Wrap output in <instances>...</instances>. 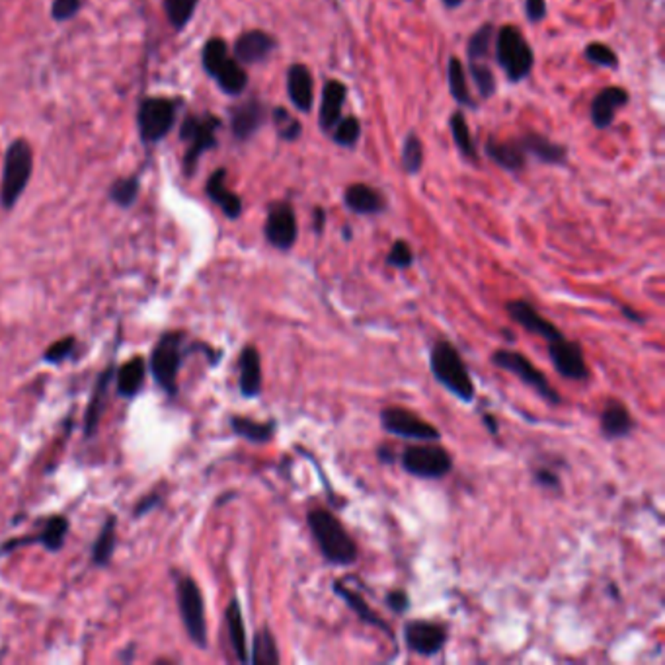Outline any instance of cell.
I'll return each instance as SVG.
<instances>
[{
	"instance_id": "e0dca14e",
	"label": "cell",
	"mask_w": 665,
	"mask_h": 665,
	"mask_svg": "<svg viewBox=\"0 0 665 665\" xmlns=\"http://www.w3.org/2000/svg\"><path fill=\"white\" fill-rule=\"evenodd\" d=\"M634 427H637V422H634L627 404L619 398H609L599 414L601 435L609 442H614V439L630 437Z\"/></svg>"
},
{
	"instance_id": "603a6c76",
	"label": "cell",
	"mask_w": 665,
	"mask_h": 665,
	"mask_svg": "<svg viewBox=\"0 0 665 665\" xmlns=\"http://www.w3.org/2000/svg\"><path fill=\"white\" fill-rule=\"evenodd\" d=\"M348 88L340 81H328L322 88V104L318 123L322 131H332L341 120V107L346 104Z\"/></svg>"
},
{
	"instance_id": "7402d4cb",
	"label": "cell",
	"mask_w": 665,
	"mask_h": 665,
	"mask_svg": "<svg viewBox=\"0 0 665 665\" xmlns=\"http://www.w3.org/2000/svg\"><path fill=\"white\" fill-rule=\"evenodd\" d=\"M287 94L299 112L309 113L315 102V81L305 65H291L287 71Z\"/></svg>"
},
{
	"instance_id": "816d5d0a",
	"label": "cell",
	"mask_w": 665,
	"mask_h": 665,
	"mask_svg": "<svg viewBox=\"0 0 665 665\" xmlns=\"http://www.w3.org/2000/svg\"><path fill=\"white\" fill-rule=\"evenodd\" d=\"M78 8H81V0H55L51 12L57 20H68L78 12Z\"/></svg>"
},
{
	"instance_id": "e575fe53",
	"label": "cell",
	"mask_w": 665,
	"mask_h": 665,
	"mask_svg": "<svg viewBox=\"0 0 665 665\" xmlns=\"http://www.w3.org/2000/svg\"><path fill=\"white\" fill-rule=\"evenodd\" d=\"M215 78H217L221 90L227 92L229 96L242 94L244 88H246L248 84L246 71H244L237 59H232V57H229L227 61H224V65L219 68Z\"/></svg>"
},
{
	"instance_id": "52a82bcc",
	"label": "cell",
	"mask_w": 665,
	"mask_h": 665,
	"mask_svg": "<svg viewBox=\"0 0 665 665\" xmlns=\"http://www.w3.org/2000/svg\"><path fill=\"white\" fill-rule=\"evenodd\" d=\"M176 599H178L180 617L190 640L200 650H207V622H205V605L200 585L190 575H180L176 582Z\"/></svg>"
},
{
	"instance_id": "f5cc1de1",
	"label": "cell",
	"mask_w": 665,
	"mask_h": 665,
	"mask_svg": "<svg viewBox=\"0 0 665 665\" xmlns=\"http://www.w3.org/2000/svg\"><path fill=\"white\" fill-rule=\"evenodd\" d=\"M525 12L531 22H541L546 16V0H525Z\"/></svg>"
},
{
	"instance_id": "8992f818",
	"label": "cell",
	"mask_w": 665,
	"mask_h": 665,
	"mask_svg": "<svg viewBox=\"0 0 665 665\" xmlns=\"http://www.w3.org/2000/svg\"><path fill=\"white\" fill-rule=\"evenodd\" d=\"M496 59L504 68L507 81L520 82L529 76L535 55L529 42L523 37L521 29L515 26H504L496 37Z\"/></svg>"
},
{
	"instance_id": "2e32d148",
	"label": "cell",
	"mask_w": 665,
	"mask_h": 665,
	"mask_svg": "<svg viewBox=\"0 0 665 665\" xmlns=\"http://www.w3.org/2000/svg\"><path fill=\"white\" fill-rule=\"evenodd\" d=\"M68 533V520L65 515H51L45 521L42 533L20 536V539H10L0 546V554H8L16 549H22L26 544H42L49 552H59L65 544V536Z\"/></svg>"
},
{
	"instance_id": "8d00e7d4",
	"label": "cell",
	"mask_w": 665,
	"mask_h": 665,
	"mask_svg": "<svg viewBox=\"0 0 665 665\" xmlns=\"http://www.w3.org/2000/svg\"><path fill=\"white\" fill-rule=\"evenodd\" d=\"M449 127H451V133H453V139L457 143V149L458 153H461L463 156H466L468 160H476V146H474V141H473V135H471V129H468V123H466V117L463 112H455L451 115V120H449Z\"/></svg>"
},
{
	"instance_id": "7a4b0ae2",
	"label": "cell",
	"mask_w": 665,
	"mask_h": 665,
	"mask_svg": "<svg viewBox=\"0 0 665 665\" xmlns=\"http://www.w3.org/2000/svg\"><path fill=\"white\" fill-rule=\"evenodd\" d=\"M429 371H432L437 383L461 403L471 404L476 398V387L471 371H468L461 351L449 340H437L432 346Z\"/></svg>"
},
{
	"instance_id": "f35d334b",
	"label": "cell",
	"mask_w": 665,
	"mask_h": 665,
	"mask_svg": "<svg viewBox=\"0 0 665 665\" xmlns=\"http://www.w3.org/2000/svg\"><path fill=\"white\" fill-rule=\"evenodd\" d=\"M492 39H494L492 24H484L478 27L473 34V37L468 39V59H471V61H482V59L490 55Z\"/></svg>"
},
{
	"instance_id": "277c9868",
	"label": "cell",
	"mask_w": 665,
	"mask_h": 665,
	"mask_svg": "<svg viewBox=\"0 0 665 665\" xmlns=\"http://www.w3.org/2000/svg\"><path fill=\"white\" fill-rule=\"evenodd\" d=\"M403 471L419 481H442L453 471V455L439 442H418L398 455Z\"/></svg>"
},
{
	"instance_id": "c3c4849f",
	"label": "cell",
	"mask_w": 665,
	"mask_h": 665,
	"mask_svg": "<svg viewBox=\"0 0 665 665\" xmlns=\"http://www.w3.org/2000/svg\"><path fill=\"white\" fill-rule=\"evenodd\" d=\"M137 193H139V182L133 180V178H125V180H120L117 184H113V188L110 192L112 200L121 205V207H129V205L135 201Z\"/></svg>"
},
{
	"instance_id": "681fc988",
	"label": "cell",
	"mask_w": 665,
	"mask_h": 665,
	"mask_svg": "<svg viewBox=\"0 0 665 665\" xmlns=\"http://www.w3.org/2000/svg\"><path fill=\"white\" fill-rule=\"evenodd\" d=\"M533 482L543 488V490H551V492H562V481L560 474L554 471L551 466H536L533 471Z\"/></svg>"
},
{
	"instance_id": "6f0895ef",
	"label": "cell",
	"mask_w": 665,
	"mask_h": 665,
	"mask_svg": "<svg viewBox=\"0 0 665 665\" xmlns=\"http://www.w3.org/2000/svg\"><path fill=\"white\" fill-rule=\"evenodd\" d=\"M325 224H326V211L322 207L315 209V232L322 234L325 232Z\"/></svg>"
},
{
	"instance_id": "d6a6232c",
	"label": "cell",
	"mask_w": 665,
	"mask_h": 665,
	"mask_svg": "<svg viewBox=\"0 0 665 665\" xmlns=\"http://www.w3.org/2000/svg\"><path fill=\"white\" fill-rule=\"evenodd\" d=\"M250 663L254 665H279L281 663L278 640L268 627H263L254 634Z\"/></svg>"
},
{
	"instance_id": "5b68a950",
	"label": "cell",
	"mask_w": 665,
	"mask_h": 665,
	"mask_svg": "<svg viewBox=\"0 0 665 665\" xmlns=\"http://www.w3.org/2000/svg\"><path fill=\"white\" fill-rule=\"evenodd\" d=\"M490 361H492V365H496L497 369L505 371V373L515 375L523 385L533 388L535 393L539 395L543 400H546L549 404L559 406L562 403L559 390H556L551 385L549 377H546L541 369H536L533 365V361L527 356H523L521 351L510 349V348L496 349L494 354L490 356Z\"/></svg>"
},
{
	"instance_id": "91938a15",
	"label": "cell",
	"mask_w": 665,
	"mask_h": 665,
	"mask_svg": "<svg viewBox=\"0 0 665 665\" xmlns=\"http://www.w3.org/2000/svg\"><path fill=\"white\" fill-rule=\"evenodd\" d=\"M443 4H445L447 8H458V6L463 4V0H443Z\"/></svg>"
},
{
	"instance_id": "b9f144b4",
	"label": "cell",
	"mask_w": 665,
	"mask_h": 665,
	"mask_svg": "<svg viewBox=\"0 0 665 665\" xmlns=\"http://www.w3.org/2000/svg\"><path fill=\"white\" fill-rule=\"evenodd\" d=\"M332 131H334V143L336 145L346 146V149H354L356 143L359 141V137H361V123H359L357 117L349 115V117H344V120H340Z\"/></svg>"
},
{
	"instance_id": "f6af8a7d",
	"label": "cell",
	"mask_w": 665,
	"mask_h": 665,
	"mask_svg": "<svg viewBox=\"0 0 665 665\" xmlns=\"http://www.w3.org/2000/svg\"><path fill=\"white\" fill-rule=\"evenodd\" d=\"M385 263L388 268L395 270H408L414 266V252L410 248V244L406 240H396L393 244V248L387 254Z\"/></svg>"
},
{
	"instance_id": "ffe728a7",
	"label": "cell",
	"mask_w": 665,
	"mask_h": 665,
	"mask_svg": "<svg viewBox=\"0 0 665 665\" xmlns=\"http://www.w3.org/2000/svg\"><path fill=\"white\" fill-rule=\"evenodd\" d=\"M276 49V39L262 29H252V32L242 34L237 43H234V55L240 65H256L266 61V59Z\"/></svg>"
},
{
	"instance_id": "db71d44e",
	"label": "cell",
	"mask_w": 665,
	"mask_h": 665,
	"mask_svg": "<svg viewBox=\"0 0 665 665\" xmlns=\"http://www.w3.org/2000/svg\"><path fill=\"white\" fill-rule=\"evenodd\" d=\"M377 458H379V463H383V465H395L398 463V453L395 451L393 445L383 443L377 449Z\"/></svg>"
},
{
	"instance_id": "11a10c76",
	"label": "cell",
	"mask_w": 665,
	"mask_h": 665,
	"mask_svg": "<svg viewBox=\"0 0 665 665\" xmlns=\"http://www.w3.org/2000/svg\"><path fill=\"white\" fill-rule=\"evenodd\" d=\"M159 502H160V497L156 496V494L143 497V500L139 504H137V507H135V517H141L145 513H149L151 510H154L156 505H159Z\"/></svg>"
},
{
	"instance_id": "4316f807",
	"label": "cell",
	"mask_w": 665,
	"mask_h": 665,
	"mask_svg": "<svg viewBox=\"0 0 665 665\" xmlns=\"http://www.w3.org/2000/svg\"><path fill=\"white\" fill-rule=\"evenodd\" d=\"M231 429L239 437L246 439L248 443L254 445H266L270 443L273 435H276L278 422L276 419H268V422H258V419H252L246 416H232L229 419Z\"/></svg>"
},
{
	"instance_id": "f546056e",
	"label": "cell",
	"mask_w": 665,
	"mask_h": 665,
	"mask_svg": "<svg viewBox=\"0 0 665 665\" xmlns=\"http://www.w3.org/2000/svg\"><path fill=\"white\" fill-rule=\"evenodd\" d=\"M488 159L494 160L500 168L507 172H520L525 166V151L521 149L520 141H505L500 143L490 139L486 143Z\"/></svg>"
},
{
	"instance_id": "ab89813d",
	"label": "cell",
	"mask_w": 665,
	"mask_h": 665,
	"mask_svg": "<svg viewBox=\"0 0 665 665\" xmlns=\"http://www.w3.org/2000/svg\"><path fill=\"white\" fill-rule=\"evenodd\" d=\"M231 55H229V47L219 37L209 39L207 43L203 47V66L211 76L217 74L219 68L224 65Z\"/></svg>"
},
{
	"instance_id": "4dcf8cb0",
	"label": "cell",
	"mask_w": 665,
	"mask_h": 665,
	"mask_svg": "<svg viewBox=\"0 0 665 665\" xmlns=\"http://www.w3.org/2000/svg\"><path fill=\"white\" fill-rule=\"evenodd\" d=\"M263 117H266V110H263V106L256 100H250L246 104L239 106L237 110L232 112L234 135H237L240 141L250 139V137L260 129V125L263 123Z\"/></svg>"
},
{
	"instance_id": "30bf717a",
	"label": "cell",
	"mask_w": 665,
	"mask_h": 665,
	"mask_svg": "<svg viewBox=\"0 0 665 665\" xmlns=\"http://www.w3.org/2000/svg\"><path fill=\"white\" fill-rule=\"evenodd\" d=\"M403 637L406 648L419 658H434L437 653H442L449 640L445 624L426 619L408 621L404 624Z\"/></svg>"
},
{
	"instance_id": "d6986e66",
	"label": "cell",
	"mask_w": 665,
	"mask_h": 665,
	"mask_svg": "<svg viewBox=\"0 0 665 665\" xmlns=\"http://www.w3.org/2000/svg\"><path fill=\"white\" fill-rule=\"evenodd\" d=\"M262 357L256 346H244L239 357V390L244 398L254 400L262 395Z\"/></svg>"
},
{
	"instance_id": "ac0fdd59",
	"label": "cell",
	"mask_w": 665,
	"mask_h": 665,
	"mask_svg": "<svg viewBox=\"0 0 665 665\" xmlns=\"http://www.w3.org/2000/svg\"><path fill=\"white\" fill-rule=\"evenodd\" d=\"M332 591H334L338 598L357 614V619L361 622L367 624V627H373V629H379L380 632H385L393 642L396 640L393 629H390V624L383 617H380V614L373 607H371V605L364 598H361V595L356 590L346 588L344 582H341V580H334V583H332Z\"/></svg>"
},
{
	"instance_id": "bcb514c9",
	"label": "cell",
	"mask_w": 665,
	"mask_h": 665,
	"mask_svg": "<svg viewBox=\"0 0 665 665\" xmlns=\"http://www.w3.org/2000/svg\"><path fill=\"white\" fill-rule=\"evenodd\" d=\"M585 57H588L593 65H599V66L614 68L619 65L617 53H614L613 49L605 43H590L588 47H585Z\"/></svg>"
},
{
	"instance_id": "7c38bea8",
	"label": "cell",
	"mask_w": 665,
	"mask_h": 665,
	"mask_svg": "<svg viewBox=\"0 0 665 665\" xmlns=\"http://www.w3.org/2000/svg\"><path fill=\"white\" fill-rule=\"evenodd\" d=\"M266 240L273 248L287 252L299 239V223L295 209L289 203H273L268 211L266 227H263Z\"/></svg>"
},
{
	"instance_id": "cb8c5ba5",
	"label": "cell",
	"mask_w": 665,
	"mask_h": 665,
	"mask_svg": "<svg viewBox=\"0 0 665 665\" xmlns=\"http://www.w3.org/2000/svg\"><path fill=\"white\" fill-rule=\"evenodd\" d=\"M517 141H520L525 154H533L539 162L552 166H562L568 162V151H566V146L552 143L539 133H525Z\"/></svg>"
},
{
	"instance_id": "44dd1931",
	"label": "cell",
	"mask_w": 665,
	"mask_h": 665,
	"mask_svg": "<svg viewBox=\"0 0 665 665\" xmlns=\"http://www.w3.org/2000/svg\"><path fill=\"white\" fill-rule=\"evenodd\" d=\"M629 104V92L619 86H609L593 98L591 102V121L598 129H607L613 125L621 107Z\"/></svg>"
},
{
	"instance_id": "6da1fadb",
	"label": "cell",
	"mask_w": 665,
	"mask_h": 665,
	"mask_svg": "<svg viewBox=\"0 0 665 665\" xmlns=\"http://www.w3.org/2000/svg\"><path fill=\"white\" fill-rule=\"evenodd\" d=\"M307 525L322 559L328 564L348 568L357 562L359 546L336 513L326 507H312L307 513Z\"/></svg>"
},
{
	"instance_id": "d590c367",
	"label": "cell",
	"mask_w": 665,
	"mask_h": 665,
	"mask_svg": "<svg viewBox=\"0 0 665 665\" xmlns=\"http://www.w3.org/2000/svg\"><path fill=\"white\" fill-rule=\"evenodd\" d=\"M115 529H117V520H115V515H110L106 520L102 531L96 536V543L92 546V562L96 566H100V568H106L113 556Z\"/></svg>"
},
{
	"instance_id": "7dc6e473",
	"label": "cell",
	"mask_w": 665,
	"mask_h": 665,
	"mask_svg": "<svg viewBox=\"0 0 665 665\" xmlns=\"http://www.w3.org/2000/svg\"><path fill=\"white\" fill-rule=\"evenodd\" d=\"M74 348H76V340H74V336L61 338L59 341H55L53 346H49V348L45 349L43 359L47 361V364H53V365L63 364L65 359H68V357L73 356Z\"/></svg>"
},
{
	"instance_id": "9f6ffc18",
	"label": "cell",
	"mask_w": 665,
	"mask_h": 665,
	"mask_svg": "<svg viewBox=\"0 0 665 665\" xmlns=\"http://www.w3.org/2000/svg\"><path fill=\"white\" fill-rule=\"evenodd\" d=\"M482 424L486 426L488 434H490V435L500 434V424H497V418L494 414H488V412L482 414Z\"/></svg>"
},
{
	"instance_id": "836d02e7",
	"label": "cell",
	"mask_w": 665,
	"mask_h": 665,
	"mask_svg": "<svg viewBox=\"0 0 665 665\" xmlns=\"http://www.w3.org/2000/svg\"><path fill=\"white\" fill-rule=\"evenodd\" d=\"M447 82H449V90H451V96L455 98V102L463 107H471L474 110L476 102L473 100L471 90H468V82H466V74L463 63L458 61L457 57L449 59L447 65Z\"/></svg>"
},
{
	"instance_id": "d4e9b609",
	"label": "cell",
	"mask_w": 665,
	"mask_h": 665,
	"mask_svg": "<svg viewBox=\"0 0 665 665\" xmlns=\"http://www.w3.org/2000/svg\"><path fill=\"white\" fill-rule=\"evenodd\" d=\"M113 369L115 365L112 364L106 371H102L100 377L96 379V387L90 398V404L86 408V416H84V435L92 437L96 434L98 426H100V419L106 408V398H107V390H110L112 379H113Z\"/></svg>"
},
{
	"instance_id": "3957f363",
	"label": "cell",
	"mask_w": 665,
	"mask_h": 665,
	"mask_svg": "<svg viewBox=\"0 0 665 665\" xmlns=\"http://www.w3.org/2000/svg\"><path fill=\"white\" fill-rule=\"evenodd\" d=\"M188 354L190 348H185L184 332H166L156 341L151 356V371L156 385L168 396L178 395L180 367Z\"/></svg>"
},
{
	"instance_id": "83f0119b",
	"label": "cell",
	"mask_w": 665,
	"mask_h": 665,
	"mask_svg": "<svg viewBox=\"0 0 665 665\" xmlns=\"http://www.w3.org/2000/svg\"><path fill=\"white\" fill-rule=\"evenodd\" d=\"M224 619H227V630H229V640L234 656L239 658L240 663H250L248 656V644H246V627H244V617L242 609L237 598H232L227 611H224Z\"/></svg>"
},
{
	"instance_id": "8fae6325",
	"label": "cell",
	"mask_w": 665,
	"mask_h": 665,
	"mask_svg": "<svg viewBox=\"0 0 665 665\" xmlns=\"http://www.w3.org/2000/svg\"><path fill=\"white\" fill-rule=\"evenodd\" d=\"M549 357L551 364L560 377L583 383L590 379V365L585 361V354L580 341L560 338L549 341Z\"/></svg>"
},
{
	"instance_id": "9c48e42d",
	"label": "cell",
	"mask_w": 665,
	"mask_h": 665,
	"mask_svg": "<svg viewBox=\"0 0 665 665\" xmlns=\"http://www.w3.org/2000/svg\"><path fill=\"white\" fill-rule=\"evenodd\" d=\"M380 427L387 434L403 437V439H412V442H442V432L434 424L426 422V419L412 412V410L403 408V406H388L383 408L379 414Z\"/></svg>"
},
{
	"instance_id": "5bb4252c",
	"label": "cell",
	"mask_w": 665,
	"mask_h": 665,
	"mask_svg": "<svg viewBox=\"0 0 665 665\" xmlns=\"http://www.w3.org/2000/svg\"><path fill=\"white\" fill-rule=\"evenodd\" d=\"M174 123V106L164 98H151L143 102L139 112L141 137L146 143H156L170 131Z\"/></svg>"
},
{
	"instance_id": "60d3db41",
	"label": "cell",
	"mask_w": 665,
	"mask_h": 665,
	"mask_svg": "<svg viewBox=\"0 0 665 665\" xmlns=\"http://www.w3.org/2000/svg\"><path fill=\"white\" fill-rule=\"evenodd\" d=\"M273 123H276L278 135L283 141H289V143L297 141L302 133L301 121L297 120V117H293L286 107H276V110H273Z\"/></svg>"
},
{
	"instance_id": "7bdbcfd3",
	"label": "cell",
	"mask_w": 665,
	"mask_h": 665,
	"mask_svg": "<svg viewBox=\"0 0 665 665\" xmlns=\"http://www.w3.org/2000/svg\"><path fill=\"white\" fill-rule=\"evenodd\" d=\"M164 3L166 14H168L172 26L178 29L190 22L195 12V6H198V0H164Z\"/></svg>"
},
{
	"instance_id": "9a60e30c",
	"label": "cell",
	"mask_w": 665,
	"mask_h": 665,
	"mask_svg": "<svg viewBox=\"0 0 665 665\" xmlns=\"http://www.w3.org/2000/svg\"><path fill=\"white\" fill-rule=\"evenodd\" d=\"M219 125L221 121L213 115L185 120L182 127V137L185 141H190V151L185 154V166H188L190 172L193 170L195 162H198L200 154L215 146V131H217Z\"/></svg>"
},
{
	"instance_id": "f1b7e54d",
	"label": "cell",
	"mask_w": 665,
	"mask_h": 665,
	"mask_svg": "<svg viewBox=\"0 0 665 665\" xmlns=\"http://www.w3.org/2000/svg\"><path fill=\"white\" fill-rule=\"evenodd\" d=\"M224 180H227V172L223 168L215 172L207 180V195L219 205L229 219H239L242 215V200L227 188Z\"/></svg>"
},
{
	"instance_id": "ee69618b",
	"label": "cell",
	"mask_w": 665,
	"mask_h": 665,
	"mask_svg": "<svg viewBox=\"0 0 665 665\" xmlns=\"http://www.w3.org/2000/svg\"><path fill=\"white\" fill-rule=\"evenodd\" d=\"M471 76L473 81L478 88V92H481L482 98H490L496 90V78H494V73L492 68L481 63V61H471Z\"/></svg>"
},
{
	"instance_id": "484cf974",
	"label": "cell",
	"mask_w": 665,
	"mask_h": 665,
	"mask_svg": "<svg viewBox=\"0 0 665 665\" xmlns=\"http://www.w3.org/2000/svg\"><path fill=\"white\" fill-rule=\"evenodd\" d=\"M344 201L348 205V209L357 215H379L387 207L383 195L367 184L349 185V188L346 190Z\"/></svg>"
},
{
	"instance_id": "4fadbf2b",
	"label": "cell",
	"mask_w": 665,
	"mask_h": 665,
	"mask_svg": "<svg viewBox=\"0 0 665 665\" xmlns=\"http://www.w3.org/2000/svg\"><path fill=\"white\" fill-rule=\"evenodd\" d=\"M505 312L510 315V318L520 325L523 330L529 332V334L539 336L546 341H554L564 338L562 330L551 322L549 318H544L539 310L535 309L533 302L525 301V299H513L505 302Z\"/></svg>"
},
{
	"instance_id": "74e56055",
	"label": "cell",
	"mask_w": 665,
	"mask_h": 665,
	"mask_svg": "<svg viewBox=\"0 0 665 665\" xmlns=\"http://www.w3.org/2000/svg\"><path fill=\"white\" fill-rule=\"evenodd\" d=\"M400 159H403V168L408 174L414 176V174L422 170L424 146H422V141H419V137L416 133H410L404 139L403 154H400Z\"/></svg>"
},
{
	"instance_id": "680465c9",
	"label": "cell",
	"mask_w": 665,
	"mask_h": 665,
	"mask_svg": "<svg viewBox=\"0 0 665 665\" xmlns=\"http://www.w3.org/2000/svg\"><path fill=\"white\" fill-rule=\"evenodd\" d=\"M621 310H622V315L624 317H627L630 322H637V325H644V322H646V317H642V315H638V312L637 310H632L630 307H627V305H624V307H621Z\"/></svg>"
},
{
	"instance_id": "ba28073f",
	"label": "cell",
	"mask_w": 665,
	"mask_h": 665,
	"mask_svg": "<svg viewBox=\"0 0 665 665\" xmlns=\"http://www.w3.org/2000/svg\"><path fill=\"white\" fill-rule=\"evenodd\" d=\"M29 176H32V149L26 141H14L6 153L3 182H0V203L6 209H12L24 193Z\"/></svg>"
},
{
	"instance_id": "f907efd6",
	"label": "cell",
	"mask_w": 665,
	"mask_h": 665,
	"mask_svg": "<svg viewBox=\"0 0 665 665\" xmlns=\"http://www.w3.org/2000/svg\"><path fill=\"white\" fill-rule=\"evenodd\" d=\"M385 603H387V607L390 611H393L395 614H404V613L410 611V607H412V601H410V595L403 588L390 590L385 595Z\"/></svg>"
},
{
	"instance_id": "1f68e13d",
	"label": "cell",
	"mask_w": 665,
	"mask_h": 665,
	"mask_svg": "<svg viewBox=\"0 0 665 665\" xmlns=\"http://www.w3.org/2000/svg\"><path fill=\"white\" fill-rule=\"evenodd\" d=\"M145 373H146V364L139 356L123 364L120 371H117V395L127 400L135 398L143 388Z\"/></svg>"
}]
</instances>
